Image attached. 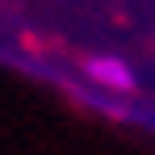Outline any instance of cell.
Listing matches in <instances>:
<instances>
[{
    "mask_svg": "<svg viewBox=\"0 0 155 155\" xmlns=\"http://www.w3.org/2000/svg\"><path fill=\"white\" fill-rule=\"evenodd\" d=\"M84 71H88L92 84H101V88H117V92L134 88V71H130L122 59H113V54H97V59H88Z\"/></svg>",
    "mask_w": 155,
    "mask_h": 155,
    "instance_id": "1",
    "label": "cell"
}]
</instances>
